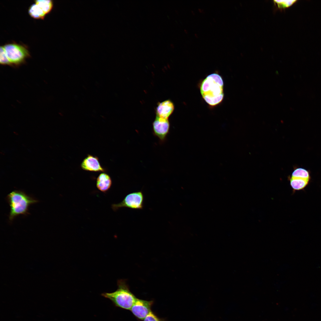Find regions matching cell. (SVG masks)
Returning a JSON list of instances; mask_svg holds the SVG:
<instances>
[{
	"label": "cell",
	"mask_w": 321,
	"mask_h": 321,
	"mask_svg": "<svg viewBox=\"0 0 321 321\" xmlns=\"http://www.w3.org/2000/svg\"><path fill=\"white\" fill-rule=\"evenodd\" d=\"M224 82L221 76L216 73L207 76L202 82L200 91L203 98L210 106L220 103L224 97Z\"/></svg>",
	"instance_id": "6da1fadb"
},
{
	"label": "cell",
	"mask_w": 321,
	"mask_h": 321,
	"mask_svg": "<svg viewBox=\"0 0 321 321\" xmlns=\"http://www.w3.org/2000/svg\"><path fill=\"white\" fill-rule=\"evenodd\" d=\"M117 285L118 288L115 291L103 293L101 295L110 300L115 306L130 310L137 298L130 291L125 280H118Z\"/></svg>",
	"instance_id": "7a4b0ae2"
},
{
	"label": "cell",
	"mask_w": 321,
	"mask_h": 321,
	"mask_svg": "<svg viewBox=\"0 0 321 321\" xmlns=\"http://www.w3.org/2000/svg\"><path fill=\"white\" fill-rule=\"evenodd\" d=\"M7 198L10 207L9 217L11 221L18 215L27 214L29 206L37 202L24 192L17 190L8 194Z\"/></svg>",
	"instance_id": "3957f363"
},
{
	"label": "cell",
	"mask_w": 321,
	"mask_h": 321,
	"mask_svg": "<svg viewBox=\"0 0 321 321\" xmlns=\"http://www.w3.org/2000/svg\"><path fill=\"white\" fill-rule=\"evenodd\" d=\"M3 47L11 66H19L30 56L28 50L23 45L13 43L7 44Z\"/></svg>",
	"instance_id": "277c9868"
},
{
	"label": "cell",
	"mask_w": 321,
	"mask_h": 321,
	"mask_svg": "<svg viewBox=\"0 0 321 321\" xmlns=\"http://www.w3.org/2000/svg\"><path fill=\"white\" fill-rule=\"evenodd\" d=\"M144 196L141 191L134 192L127 195L120 203L112 204L111 208L114 211L122 207L141 210L144 207Z\"/></svg>",
	"instance_id": "5b68a950"
},
{
	"label": "cell",
	"mask_w": 321,
	"mask_h": 321,
	"mask_svg": "<svg viewBox=\"0 0 321 321\" xmlns=\"http://www.w3.org/2000/svg\"><path fill=\"white\" fill-rule=\"evenodd\" d=\"M152 301L137 298L130 311L133 314L140 320H144L151 312Z\"/></svg>",
	"instance_id": "8992f818"
},
{
	"label": "cell",
	"mask_w": 321,
	"mask_h": 321,
	"mask_svg": "<svg viewBox=\"0 0 321 321\" xmlns=\"http://www.w3.org/2000/svg\"><path fill=\"white\" fill-rule=\"evenodd\" d=\"M170 127L168 119L156 116L152 123L153 133L161 142H163L169 133Z\"/></svg>",
	"instance_id": "52a82bcc"
},
{
	"label": "cell",
	"mask_w": 321,
	"mask_h": 321,
	"mask_svg": "<svg viewBox=\"0 0 321 321\" xmlns=\"http://www.w3.org/2000/svg\"><path fill=\"white\" fill-rule=\"evenodd\" d=\"M174 110V105L170 100H167L158 103L156 108L157 116L168 119Z\"/></svg>",
	"instance_id": "ba28073f"
},
{
	"label": "cell",
	"mask_w": 321,
	"mask_h": 321,
	"mask_svg": "<svg viewBox=\"0 0 321 321\" xmlns=\"http://www.w3.org/2000/svg\"><path fill=\"white\" fill-rule=\"evenodd\" d=\"M84 170L93 171H104V169L101 166L97 157L91 155L88 156L83 160L81 164Z\"/></svg>",
	"instance_id": "9c48e42d"
},
{
	"label": "cell",
	"mask_w": 321,
	"mask_h": 321,
	"mask_svg": "<svg viewBox=\"0 0 321 321\" xmlns=\"http://www.w3.org/2000/svg\"><path fill=\"white\" fill-rule=\"evenodd\" d=\"M112 180L110 176L105 173L100 174L96 180V187L100 191L105 192L108 191L112 185Z\"/></svg>",
	"instance_id": "30bf717a"
},
{
	"label": "cell",
	"mask_w": 321,
	"mask_h": 321,
	"mask_svg": "<svg viewBox=\"0 0 321 321\" xmlns=\"http://www.w3.org/2000/svg\"><path fill=\"white\" fill-rule=\"evenodd\" d=\"M309 180H308L291 177L290 179V185L294 191L302 190L308 185Z\"/></svg>",
	"instance_id": "8fae6325"
},
{
	"label": "cell",
	"mask_w": 321,
	"mask_h": 321,
	"mask_svg": "<svg viewBox=\"0 0 321 321\" xmlns=\"http://www.w3.org/2000/svg\"><path fill=\"white\" fill-rule=\"evenodd\" d=\"M28 13L32 17L35 19H43L46 15L36 3L30 6L29 8Z\"/></svg>",
	"instance_id": "7c38bea8"
},
{
	"label": "cell",
	"mask_w": 321,
	"mask_h": 321,
	"mask_svg": "<svg viewBox=\"0 0 321 321\" xmlns=\"http://www.w3.org/2000/svg\"><path fill=\"white\" fill-rule=\"evenodd\" d=\"M34 1L45 15L50 12L52 9L53 2L52 0H37Z\"/></svg>",
	"instance_id": "4fadbf2b"
},
{
	"label": "cell",
	"mask_w": 321,
	"mask_h": 321,
	"mask_svg": "<svg viewBox=\"0 0 321 321\" xmlns=\"http://www.w3.org/2000/svg\"><path fill=\"white\" fill-rule=\"evenodd\" d=\"M291 177L308 180H310V178L309 172L302 168H297L294 170L292 174Z\"/></svg>",
	"instance_id": "5bb4252c"
},
{
	"label": "cell",
	"mask_w": 321,
	"mask_h": 321,
	"mask_svg": "<svg viewBox=\"0 0 321 321\" xmlns=\"http://www.w3.org/2000/svg\"><path fill=\"white\" fill-rule=\"evenodd\" d=\"M0 63L1 64L9 65L11 66L10 63L7 57L3 46L0 47Z\"/></svg>",
	"instance_id": "9a60e30c"
},
{
	"label": "cell",
	"mask_w": 321,
	"mask_h": 321,
	"mask_svg": "<svg viewBox=\"0 0 321 321\" xmlns=\"http://www.w3.org/2000/svg\"><path fill=\"white\" fill-rule=\"evenodd\" d=\"M274 1L276 3L279 8H285L291 6L297 1V0Z\"/></svg>",
	"instance_id": "2e32d148"
},
{
	"label": "cell",
	"mask_w": 321,
	"mask_h": 321,
	"mask_svg": "<svg viewBox=\"0 0 321 321\" xmlns=\"http://www.w3.org/2000/svg\"><path fill=\"white\" fill-rule=\"evenodd\" d=\"M144 321H162L151 311L144 320Z\"/></svg>",
	"instance_id": "e0dca14e"
}]
</instances>
